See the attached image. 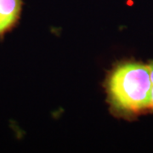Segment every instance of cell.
Wrapping results in <instances>:
<instances>
[{
    "label": "cell",
    "mask_w": 153,
    "mask_h": 153,
    "mask_svg": "<svg viewBox=\"0 0 153 153\" xmlns=\"http://www.w3.org/2000/svg\"><path fill=\"white\" fill-rule=\"evenodd\" d=\"M108 94L117 109L138 112L151 108L152 80L149 66L125 63L117 66L108 80Z\"/></svg>",
    "instance_id": "6da1fadb"
},
{
    "label": "cell",
    "mask_w": 153,
    "mask_h": 153,
    "mask_svg": "<svg viewBox=\"0 0 153 153\" xmlns=\"http://www.w3.org/2000/svg\"><path fill=\"white\" fill-rule=\"evenodd\" d=\"M21 0H0V34L13 26L21 11Z\"/></svg>",
    "instance_id": "7a4b0ae2"
},
{
    "label": "cell",
    "mask_w": 153,
    "mask_h": 153,
    "mask_svg": "<svg viewBox=\"0 0 153 153\" xmlns=\"http://www.w3.org/2000/svg\"><path fill=\"white\" fill-rule=\"evenodd\" d=\"M150 71H151V80H152V103H151V108L153 109V62L150 65Z\"/></svg>",
    "instance_id": "3957f363"
}]
</instances>
